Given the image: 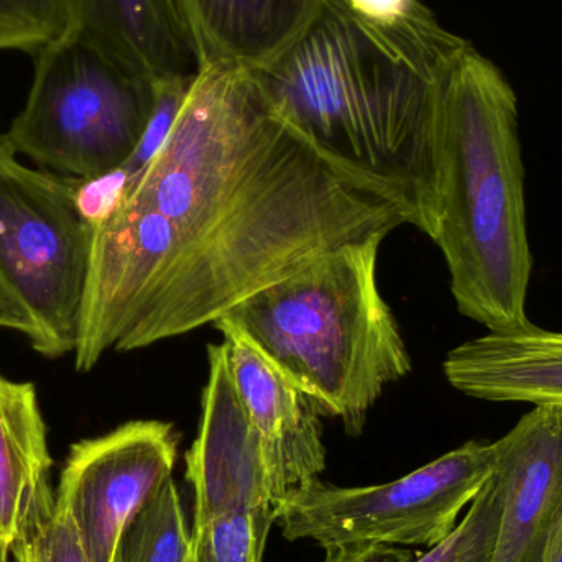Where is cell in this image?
Instances as JSON below:
<instances>
[{
  "label": "cell",
  "mask_w": 562,
  "mask_h": 562,
  "mask_svg": "<svg viewBox=\"0 0 562 562\" xmlns=\"http://www.w3.org/2000/svg\"><path fill=\"white\" fill-rule=\"evenodd\" d=\"M9 562H89L65 508L52 515L13 548Z\"/></svg>",
  "instance_id": "obj_21"
},
{
  "label": "cell",
  "mask_w": 562,
  "mask_h": 562,
  "mask_svg": "<svg viewBox=\"0 0 562 562\" xmlns=\"http://www.w3.org/2000/svg\"><path fill=\"white\" fill-rule=\"evenodd\" d=\"M194 76L161 79V81L151 85L154 102H151L147 127H145L144 135H142L140 144L135 148L132 157L125 161L124 167L121 168L127 180L135 177L138 171L144 170L145 165L154 158V155L160 150L161 145L167 140L181 109H183L184 101H187Z\"/></svg>",
  "instance_id": "obj_20"
},
{
  "label": "cell",
  "mask_w": 562,
  "mask_h": 562,
  "mask_svg": "<svg viewBox=\"0 0 562 562\" xmlns=\"http://www.w3.org/2000/svg\"><path fill=\"white\" fill-rule=\"evenodd\" d=\"M445 181L432 243L441 249L459 313L505 333L530 326L525 165L518 99L504 72L469 43L445 92Z\"/></svg>",
  "instance_id": "obj_3"
},
{
  "label": "cell",
  "mask_w": 562,
  "mask_h": 562,
  "mask_svg": "<svg viewBox=\"0 0 562 562\" xmlns=\"http://www.w3.org/2000/svg\"><path fill=\"white\" fill-rule=\"evenodd\" d=\"M468 40L431 9L383 29L317 0L293 45L256 72L277 114L435 240L445 181V92Z\"/></svg>",
  "instance_id": "obj_2"
},
{
  "label": "cell",
  "mask_w": 562,
  "mask_h": 562,
  "mask_svg": "<svg viewBox=\"0 0 562 562\" xmlns=\"http://www.w3.org/2000/svg\"><path fill=\"white\" fill-rule=\"evenodd\" d=\"M389 231L344 244L310 266L257 291L226 314L321 416L360 436L386 386L412 370L395 314L376 280Z\"/></svg>",
  "instance_id": "obj_4"
},
{
  "label": "cell",
  "mask_w": 562,
  "mask_h": 562,
  "mask_svg": "<svg viewBox=\"0 0 562 562\" xmlns=\"http://www.w3.org/2000/svg\"><path fill=\"white\" fill-rule=\"evenodd\" d=\"M198 71L272 65L303 33L317 0H173Z\"/></svg>",
  "instance_id": "obj_13"
},
{
  "label": "cell",
  "mask_w": 562,
  "mask_h": 562,
  "mask_svg": "<svg viewBox=\"0 0 562 562\" xmlns=\"http://www.w3.org/2000/svg\"><path fill=\"white\" fill-rule=\"evenodd\" d=\"M52 465L35 385L0 375V562L52 515Z\"/></svg>",
  "instance_id": "obj_15"
},
{
  "label": "cell",
  "mask_w": 562,
  "mask_h": 562,
  "mask_svg": "<svg viewBox=\"0 0 562 562\" xmlns=\"http://www.w3.org/2000/svg\"><path fill=\"white\" fill-rule=\"evenodd\" d=\"M543 562H562V517L551 535L550 543L544 551Z\"/></svg>",
  "instance_id": "obj_24"
},
{
  "label": "cell",
  "mask_w": 562,
  "mask_h": 562,
  "mask_svg": "<svg viewBox=\"0 0 562 562\" xmlns=\"http://www.w3.org/2000/svg\"><path fill=\"white\" fill-rule=\"evenodd\" d=\"M25 108L3 134L13 154L81 180L124 167L140 144L154 88L72 35L33 53Z\"/></svg>",
  "instance_id": "obj_5"
},
{
  "label": "cell",
  "mask_w": 562,
  "mask_h": 562,
  "mask_svg": "<svg viewBox=\"0 0 562 562\" xmlns=\"http://www.w3.org/2000/svg\"><path fill=\"white\" fill-rule=\"evenodd\" d=\"M91 247L75 177L23 167L7 145L0 151V281L35 327L33 349L48 359L78 346Z\"/></svg>",
  "instance_id": "obj_6"
},
{
  "label": "cell",
  "mask_w": 562,
  "mask_h": 562,
  "mask_svg": "<svg viewBox=\"0 0 562 562\" xmlns=\"http://www.w3.org/2000/svg\"><path fill=\"white\" fill-rule=\"evenodd\" d=\"M406 224L277 114L256 72L203 69L160 150L92 227L75 367L214 324L330 250Z\"/></svg>",
  "instance_id": "obj_1"
},
{
  "label": "cell",
  "mask_w": 562,
  "mask_h": 562,
  "mask_svg": "<svg viewBox=\"0 0 562 562\" xmlns=\"http://www.w3.org/2000/svg\"><path fill=\"white\" fill-rule=\"evenodd\" d=\"M66 0H0V49L35 53L68 32Z\"/></svg>",
  "instance_id": "obj_19"
},
{
  "label": "cell",
  "mask_w": 562,
  "mask_h": 562,
  "mask_svg": "<svg viewBox=\"0 0 562 562\" xmlns=\"http://www.w3.org/2000/svg\"><path fill=\"white\" fill-rule=\"evenodd\" d=\"M277 512H231L191 525L187 562H263Z\"/></svg>",
  "instance_id": "obj_18"
},
{
  "label": "cell",
  "mask_w": 562,
  "mask_h": 562,
  "mask_svg": "<svg viewBox=\"0 0 562 562\" xmlns=\"http://www.w3.org/2000/svg\"><path fill=\"white\" fill-rule=\"evenodd\" d=\"M494 469V442L469 441L386 484L339 487L313 479L284 495L277 525L284 540L313 541L323 550L350 544L429 550L454 531Z\"/></svg>",
  "instance_id": "obj_7"
},
{
  "label": "cell",
  "mask_w": 562,
  "mask_h": 562,
  "mask_svg": "<svg viewBox=\"0 0 562 562\" xmlns=\"http://www.w3.org/2000/svg\"><path fill=\"white\" fill-rule=\"evenodd\" d=\"M501 512V487L492 475L454 531L425 554L389 544H350L324 550V562H494Z\"/></svg>",
  "instance_id": "obj_16"
},
{
  "label": "cell",
  "mask_w": 562,
  "mask_h": 562,
  "mask_svg": "<svg viewBox=\"0 0 562 562\" xmlns=\"http://www.w3.org/2000/svg\"><path fill=\"white\" fill-rule=\"evenodd\" d=\"M190 537L180 488L170 479L125 528L114 562H187Z\"/></svg>",
  "instance_id": "obj_17"
},
{
  "label": "cell",
  "mask_w": 562,
  "mask_h": 562,
  "mask_svg": "<svg viewBox=\"0 0 562 562\" xmlns=\"http://www.w3.org/2000/svg\"><path fill=\"white\" fill-rule=\"evenodd\" d=\"M0 327L25 334L30 342L35 337V327H33L29 314L16 303L15 297L3 286L2 281H0Z\"/></svg>",
  "instance_id": "obj_23"
},
{
  "label": "cell",
  "mask_w": 562,
  "mask_h": 562,
  "mask_svg": "<svg viewBox=\"0 0 562 562\" xmlns=\"http://www.w3.org/2000/svg\"><path fill=\"white\" fill-rule=\"evenodd\" d=\"M207 363L200 428L184 456L193 521L231 512H277L280 498L262 442L234 389L226 344L207 346Z\"/></svg>",
  "instance_id": "obj_9"
},
{
  "label": "cell",
  "mask_w": 562,
  "mask_h": 562,
  "mask_svg": "<svg viewBox=\"0 0 562 562\" xmlns=\"http://www.w3.org/2000/svg\"><path fill=\"white\" fill-rule=\"evenodd\" d=\"M339 3L356 19L383 29L408 25L429 9L422 0H339Z\"/></svg>",
  "instance_id": "obj_22"
},
{
  "label": "cell",
  "mask_w": 562,
  "mask_h": 562,
  "mask_svg": "<svg viewBox=\"0 0 562 562\" xmlns=\"http://www.w3.org/2000/svg\"><path fill=\"white\" fill-rule=\"evenodd\" d=\"M180 436L171 423L137 419L69 449L55 505L71 518L89 562H114L122 533L173 479Z\"/></svg>",
  "instance_id": "obj_8"
},
{
  "label": "cell",
  "mask_w": 562,
  "mask_h": 562,
  "mask_svg": "<svg viewBox=\"0 0 562 562\" xmlns=\"http://www.w3.org/2000/svg\"><path fill=\"white\" fill-rule=\"evenodd\" d=\"M214 326L223 333L234 389L262 442L281 502L326 469L319 409L237 324L221 317Z\"/></svg>",
  "instance_id": "obj_10"
},
{
  "label": "cell",
  "mask_w": 562,
  "mask_h": 562,
  "mask_svg": "<svg viewBox=\"0 0 562 562\" xmlns=\"http://www.w3.org/2000/svg\"><path fill=\"white\" fill-rule=\"evenodd\" d=\"M72 35L138 81L198 72L173 0H66Z\"/></svg>",
  "instance_id": "obj_12"
},
{
  "label": "cell",
  "mask_w": 562,
  "mask_h": 562,
  "mask_svg": "<svg viewBox=\"0 0 562 562\" xmlns=\"http://www.w3.org/2000/svg\"><path fill=\"white\" fill-rule=\"evenodd\" d=\"M7 147L5 138H3V135H0V151L3 150V148Z\"/></svg>",
  "instance_id": "obj_25"
},
{
  "label": "cell",
  "mask_w": 562,
  "mask_h": 562,
  "mask_svg": "<svg viewBox=\"0 0 562 562\" xmlns=\"http://www.w3.org/2000/svg\"><path fill=\"white\" fill-rule=\"evenodd\" d=\"M494 449L502 494L494 562H543L562 517V408L535 406Z\"/></svg>",
  "instance_id": "obj_11"
},
{
  "label": "cell",
  "mask_w": 562,
  "mask_h": 562,
  "mask_svg": "<svg viewBox=\"0 0 562 562\" xmlns=\"http://www.w3.org/2000/svg\"><path fill=\"white\" fill-rule=\"evenodd\" d=\"M442 372L472 398L562 408V333L533 323L488 333L449 350Z\"/></svg>",
  "instance_id": "obj_14"
}]
</instances>
